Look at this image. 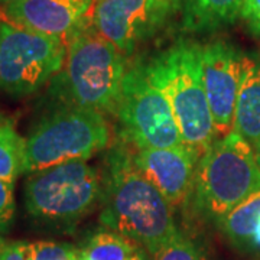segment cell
<instances>
[{"label":"cell","mask_w":260,"mask_h":260,"mask_svg":"<svg viewBox=\"0 0 260 260\" xmlns=\"http://www.w3.org/2000/svg\"><path fill=\"white\" fill-rule=\"evenodd\" d=\"M106 160L100 223L153 256L181 233L174 208L135 167L127 143L114 145Z\"/></svg>","instance_id":"1"},{"label":"cell","mask_w":260,"mask_h":260,"mask_svg":"<svg viewBox=\"0 0 260 260\" xmlns=\"http://www.w3.org/2000/svg\"><path fill=\"white\" fill-rule=\"evenodd\" d=\"M203 45L179 39L146 62L150 83L164 93L188 148L200 156L217 139L203 75Z\"/></svg>","instance_id":"2"},{"label":"cell","mask_w":260,"mask_h":260,"mask_svg":"<svg viewBox=\"0 0 260 260\" xmlns=\"http://www.w3.org/2000/svg\"><path fill=\"white\" fill-rule=\"evenodd\" d=\"M85 19L67 39L61 95L68 104L116 114L127 58Z\"/></svg>","instance_id":"3"},{"label":"cell","mask_w":260,"mask_h":260,"mask_svg":"<svg viewBox=\"0 0 260 260\" xmlns=\"http://www.w3.org/2000/svg\"><path fill=\"white\" fill-rule=\"evenodd\" d=\"M260 191L254 149L234 132L217 138L198 160L186 207L195 217L217 223L247 197Z\"/></svg>","instance_id":"4"},{"label":"cell","mask_w":260,"mask_h":260,"mask_svg":"<svg viewBox=\"0 0 260 260\" xmlns=\"http://www.w3.org/2000/svg\"><path fill=\"white\" fill-rule=\"evenodd\" d=\"M112 139L104 114L62 103L38 121L26 138L25 174L73 160H88Z\"/></svg>","instance_id":"5"},{"label":"cell","mask_w":260,"mask_h":260,"mask_svg":"<svg viewBox=\"0 0 260 260\" xmlns=\"http://www.w3.org/2000/svg\"><path fill=\"white\" fill-rule=\"evenodd\" d=\"M103 174L87 160H73L29 174L25 207L42 223L71 229L103 203Z\"/></svg>","instance_id":"6"},{"label":"cell","mask_w":260,"mask_h":260,"mask_svg":"<svg viewBox=\"0 0 260 260\" xmlns=\"http://www.w3.org/2000/svg\"><path fill=\"white\" fill-rule=\"evenodd\" d=\"M67 39L2 22L0 90L12 97L38 93L62 71Z\"/></svg>","instance_id":"7"},{"label":"cell","mask_w":260,"mask_h":260,"mask_svg":"<svg viewBox=\"0 0 260 260\" xmlns=\"http://www.w3.org/2000/svg\"><path fill=\"white\" fill-rule=\"evenodd\" d=\"M114 116L121 140L133 149L186 146L167 97L150 83L140 62L126 73Z\"/></svg>","instance_id":"8"},{"label":"cell","mask_w":260,"mask_h":260,"mask_svg":"<svg viewBox=\"0 0 260 260\" xmlns=\"http://www.w3.org/2000/svg\"><path fill=\"white\" fill-rule=\"evenodd\" d=\"M172 13V0H93L90 22L127 58L155 37Z\"/></svg>","instance_id":"9"},{"label":"cell","mask_w":260,"mask_h":260,"mask_svg":"<svg viewBox=\"0 0 260 260\" xmlns=\"http://www.w3.org/2000/svg\"><path fill=\"white\" fill-rule=\"evenodd\" d=\"M203 75L217 138L233 132L246 52L225 39L203 45Z\"/></svg>","instance_id":"10"},{"label":"cell","mask_w":260,"mask_h":260,"mask_svg":"<svg viewBox=\"0 0 260 260\" xmlns=\"http://www.w3.org/2000/svg\"><path fill=\"white\" fill-rule=\"evenodd\" d=\"M200 155L184 148L132 149V160L172 208H185L194 188Z\"/></svg>","instance_id":"11"},{"label":"cell","mask_w":260,"mask_h":260,"mask_svg":"<svg viewBox=\"0 0 260 260\" xmlns=\"http://www.w3.org/2000/svg\"><path fill=\"white\" fill-rule=\"evenodd\" d=\"M93 0H20L3 8L12 25L42 35L68 39L78 28Z\"/></svg>","instance_id":"12"},{"label":"cell","mask_w":260,"mask_h":260,"mask_svg":"<svg viewBox=\"0 0 260 260\" xmlns=\"http://www.w3.org/2000/svg\"><path fill=\"white\" fill-rule=\"evenodd\" d=\"M244 0H172L181 29L204 35L232 26L242 18Z\"/></svg>","instance_id":"13"},{"label":"cell","mask_w":260,"mask_h":260,"mask_svg":"<svg viewBox=\"0 0 260 260\" xmlns=\"http://www.w3.org/2000/svg\"><path fill=\"white\" fill-rule=\"evenodd\" d=\"M233 132L253 149L260 145V51L246 52Z\"/></svg>","instance_id":"14"},{"label":"cell","mask_w":260,"mask_h":260,"mask_svg":"<svg viewBox=\"0 0 260 260\" xmlns=\"http://www.w3.org/2000/svg\"><path fill=\"white\" fill-rule=\"evenodd\" d=\"M260 214V191L247 197L244 201L236 205L232 211L221 217L217 225L220 232L242 250H250L254 227Z\"/></svg>","instance_id":"15"},{"label":"cell","mask_w":260,"mask_h":260,"mask_svg":"<svg viewBox=\"0 0 260 260\" xmlns=\"http://www.w3.org/2000/svg\"><path fill=\"white\" fill-rule=\"evenodd\" d=\"M139 247L130 239L113 230H103L93 234L80 250L81 260H129Z\"/></svg>","instance_id":"16"},{"label":"cell","mask_w":260,"mask_h":260,"mask_svg":"<svg viewBox=\"0 0 260 260\" xmlns=\"http://www.w3.org/2000/svg\"><path fill=\"white\" fill-rule=\"evenodd\" d=\"M26 139L16 129L3 121L0 124V179L15 184L19 175L25 174Z\"/></svg>","instance_id":"17"},{"label":"cell","mask_w":260,"mask_h":260,"mask_svg":"<svg viewBox=\"0 0 260 260\" xmlns=\"http://www.w3.org/2000/svg\"><path fill=\"white\" fill-rule=\"evenodd\" d=\"M152 260H208V257L197 243L179 233L172 242L159 249Z\"/></svg>","instance_id":"18"},{"label":"cell","mask_w":260,"mask_h":260,"mask_svg":"<svg viewBox=\"0 0 260 260\" xmlns=\"http://www.w3.org/2000/svg\"><path fill=\"white\" fill-rule=\"evenodd\" d=\"M80 250L73 244L58 242L28 243V260H78Z\"/></svg>","instance_id":"19"},{"label":"cell","mask_w":260,"mask_h":260,"mask_svg":"<svg viewBox=\"0 0 260 260\" xmlns=\"http://www.w3.org/2000/svg\"><path fill=\"white\" fill-rule=\"evenodd\" d=\"M13 185L15 184L0 179V233L9 232L10 225L15 220L16 203Z\"/></svg>","instance_id":"20"},{"label":"cell","mask_w":260,"mask_h":260,"mask_svg":"<svg viewBox=\"0 0 260 260\" xmlns=\"http://www.w3.org/2000/svg\"><path fill=\"white\" fill-rule=\"evenodd\" d=\"M242 18L251 32L260 38V0H244Z\"/></svg>","instance_id":"21"},{"label":"cell","mask_w":260,"mask_h":260,"mask_svg":"<svg viewBox=\"0 0 260 260\" xmlns=\"http://www.w3.org/2000/svg\"><path fill=\"white\" fill-rule=\"evenodd\" d=\"M0 260H28V243L0 239Z\"/></svg>","instance_id":"22"},{"label":"cell","mask_w":260,"mask_h":260,"mask_svg":"<svg viewBox=\"0 0 260 260\" xmlns=\"http://www.w3.org/2000/svg\"><path fill=\"white\" fill-rule=\"evenodd\" d=\"M129 260H149L148 253L143 250V249H140V250L138 251V253H135Z\"/></svg>","instance_id":"23"},{"label":"cell","mask_w":260,"mask_h":260,"mask_svg":"<svg viewBox=\"0 0 260 260\" xmlns=\"http://www.w3.org/2000/svg\"><path fill=\"white\" fill-rule=\"evenodd\" d=\"M254 155H256V160H257V165L260 168V145L254 149Z\"/></svg>","instance_id":"24"},{"label":"cell","mask_w":260,"mask_h":260,"mask_svg":"<svg viewBox=\"0 0 260 260\" xmlns=\"http://www.w3.org/2000/svg\"><path fill=\"white\" fill-rule=\"evenodd\" d=\"M16 2H20V0H0V3H3L5 6L10 5V3H16Z\"/></svg>","instance_id":"25"},{"label":"cell","mask_w":260,"mask_h":260,"mask_svg":"<svg viewBox=\"0 0 260 260\" xmlns=\"http://www.w3.org/2000/svg\"><path fill=\"white\" fill-rule=\"evenodd\" d=\"M2 123H3V120H2V117H0V124H2Z\"/></svg>","instance_id":"26"},{"label":"cell","mask_w":260,"mask_h":260,"mask_svg":"<svg viewBox=\"0 0 260 260\" xmlns=\"http://www.w3.org/2000/svg\"><path fill=\"white\" fill-rule=\"evenodd\" d=\"M0 28H2V22H0Z\"/></svg>","instance_id":"27"},{"label":"cell","mask_w":260,"mask_h":260,"mask_svg":"<svg viewBox=\"0 0 260 260\" xmlns=\"http://www.w3.org/2000/svg\"><path fill=\"white\" fill-rule=\"evenodd\" d=\"M80 260H81V259H80Z\"/></svg>","instance_id":"28"},{"label":"cell","mask_w":260,"mask_h":260,"mask_svg":"<svg viewBox=\"0 0 260 260\" xmlns=\"http://www.w3.org/2000/svg\"><path fill=\"white\" fill-rule=\"evenodd\" d=\"M78 260H80V259H78Z\"/></svg>","instance_id":"29"}]
</instances>
